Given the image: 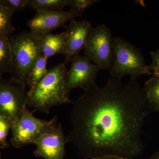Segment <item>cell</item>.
<instances>
[{"label": "cell", "mask_w": 159, "mask_h": 159, "mask_svg": "<svg viewBox=\"0 0 159 159\" xmlns=\"http://www.w3.org/2000/svg\"><path fill=\"white\" fill-rule=\"evenodd\" d=\"M40 37L31 31H25L9 37L12 52L11 78L28 86L31 69L42 54L40 48Z\"/></svg>", "instance_id": "3957f363"}, {"label": "cell", "mask_w": 159, "mask_h": 159, "mask_svg": "<svg viewBox=\"0 0 159 159\" xmlns=\"http://www.w3.org/2000/svg\"><path fill=\"white\" fill-rule=\"evenodd\" d=\"M35 11V15L29 20L27 25L31 32L39 36L51 33L54 29L77 17L69 10Z\"/></svg>", "instance_id": "8fae6325"}, {"label": "cell", "mask_w": 159, "mask_h": 159, "mask_svg": "<svg viewBox=\"0 0 159 159\" xmlns=\"http://www.w3.org/2000/svg\"><path fill=\"white\" fill-rule=\"evenodd\" d=\"M71 65L67 73L68 90L74 89L88 90L96 84L97 74L101 70L99 66L93 64L89 58L78 55L71 61Z\"/></svg>", "instance_id": "ba28073f"}, {"label": "cell", "mask_w": 159, "mask_h": 159, "mask_svg": "<svg viewBox=\"0 0 159 159\" xmlns=\"http://www.w3.org/2000/svg\"><path fill=\"white\" fill-rule=\"evenodd\" d=\"M27 85L13 78L0 80V116L8 119L11 125L19 119L27 106Z\"/></svg>", "instance_id": "52a82bcc"}, {"label": "cell", "mask_w": 159, "mask_h": 159, "mask_svg": "<svg viewBox=\"0 0 159 159\" xmlns=\"http://www.w3.org/2000/svg\"><path fill=\"white\" fill-rule=\"evenodd\" d=\"M93 27L92 23L86 20H73L67 27V36L65 42L62 55L64 63L71 61L83 50Z\"/></svg>", "instance_id": "30bf717a"}, {"label": "cell", "mask_w": 159, "mask_h": 159, "mask_svg": "<svg viewBox=\"0 0 159 159\" xmlns=\"http://www.w3.org/2000/svg\"><path fill=\"white\" fill-rule=\"evenodd\" d=\"M67 36V32L66 31L59 34L50 33L41 36L40 48L42 55L49 58L56 54H62Z\"/></svg>", "instance_id": "7c38bea8"}, {"label": "cell", "mask_w": 159, "mask_h": 159, "mask_svg": "<svg viewBox=\"0 0 159 159\" xmlns=\"http://www.w3.org/2000/svg\"><path fill=\"white\" fill-rule=\"evenodd\" d=\"M1 153H0V158H1Z\"/></svg>", "instance_id": "cb8c5ba5"}, {"label": "cell", "mask_w": 159, "mask_h": 159, "mask_svg": "<svg viewBox=\"0 0 159 159\" xmlns=\"http://www.w3.org/2000/svg\"><path fill=\"white\" fill-rule=\"evenodd\" d=\"M48 58L42 55L35 62L29 74L28 86L29 89L33 88L48 73L47 65Z\"/></svg>", "instance_id": "9a60e30c"}, {"label": "cell", "mask_w": 159, "mask_h": 159, "mask_svg": "<svg viewBox=\"0 0 159 159\" xmlns=\"http://www.w3.org/2000/svg\"><path fill=\"white\" fill-rule=\"evenodd\" d=\"M92 159H133L116 155H106L97 157Z\"/></svg>", "instance_id": "7402d4cb"}, {"label": "cell", "mask_w": 159, "mask_h": 159, "mask_svg": "<svg viewBox=\"0 0 159 159\" xmlns=\"http://www.w3.org/2000/svg\"><path fill=\"white\" fill-rule=\"evenodd\" d=\"M68 70L62 63L49 69L42 79L27 93V106L33 111L49 114L52 107L72 103L67 86Z\"/></svg>", "instance_id": "7a4b0ae2"}, {"label": "cell", "mask_w": 159, "mask_h": 159, "mask_svg": "<svg viewBox=\"0 0 159 159\" xmlns=\"http://www.w3.org/2000/svg\"><path fill=\"white\" fill-rule=\"evenodd\" d=\"M3 4L10 10L15 11H22L29 7L31 0H3Z\"/></svg>", "instance_id": "ffe728a7"}, {"label": "cell", "mask_w": 159, "mask_h": 159, "mask_svg": "<svg viewBox=\"0 0 159 159\" xmlns=\"http://www.w3.org/2000/svg\"><path fill=\"white\" fill-rule=\"evenodd\" d=\"M99 2L97 0H69V10L77 17H80L86 9Z\"/></svg>", "instance_id": "ac0fdd59"}, {"label": "cell", "mask_w": 159, "mask_h": 159, "mask_svg": "<svg viewBox=\"0 0 159 159\" xmlns=\"http://www.w3.org/2000/svg\"><path fill=\"white\" fill-rule=\"evenodd\" d=\"M148 159H159V151L155 153Z\"/></svg>", "instance_id": "603a6c76"}, {"label": "cell", "mask_w": 159, "mask_h": 159, "mask_svg": "<svg viewBox=\"0 0 159 159\" xmlns=\"http://www.w3.org/2000/svg\"><path fill=\"white\" fill-rule=\"evenodd\" d=\"M69 0H31L29 8L37 10H62L68 6Z\"/></svg>", "instance_id": "e0dca14e"}, {"label": "cell", "mask_w": 159, "mask_h": 159, "mask_svg": "<svg viewBox=\"0 0 159 159\" xmlns=\"http://www.w3.org/2000/svg\"><path fill=\"white\" fill-rule=\"evenodd\" d=\"M152 58V62L149 66V69L152 74L159 75V49L150 53Z\"/></svg>", "instance_id": "44dd1931"}, {"label": "cell", "mask_w": 159, "mask_h": 159, "mask_svg": "<svg viewBox=\"0 0 159 159\" xmlns=\"http://www.w3.org/2000/svg\"><path fill=\"white\" fill-rule=\"evenodd\" d=\"M113 38L107 26L100 24L92 29L83 49L84 55L101 70H110L112 65Z\"/></svg>", "instance_id": "8992f818"}, {"label": "cell", "mask_w": 159, "mask_h": 159, "mask_svg": "<svg viewBox=\"0 0 159 159\" xmlns=\"http://www.w3.org/2000/svg\"><path fill=\"white\" fill-rule=\"evenodd\" d=\"M68 142L85 158L106 155L133 159L144 150L142 129L151 109L137 79L111 77L72 101Z\"/></svg>", "instance_id": "6da1fadb"}, {"label": "cell", "mask_w": 159, "mask_h": 159, "mask_svg": "<svg viewBox=\"0 0 159 159\" xmlns=\"http://www.w3.org/2000/svg\"><path fill=\"white\" fill-rule=\"evenodd\" d=\"M11 126V123L9 120L0 116V147L3 149L8 148L9 146L7 138Z\"/></svg>", "instance_id": "d6986e66"}, {"label": "cell", "mask_w": 159, "mask_h": 159, "mask_svg": "<svg viewBox=\"0 0 159 159\" xmlns=\"http://www.w3.org/2000/svg\"><path fill=\"white\" fill-rule=\"evenodd\" d=\"M14 11L10 10L0 0V35L9 37L12 35L15 28L11 19Z\"/></svg>", "instance_id": "2e32d148"}, {"label": "cell", "mask_w": 159, "mask_h": 159, "mask_svg": "<svg viewBox=\"0 0 159 159\" xmlns=\"http://www.w3.org/2000/svg\"><path fill=\"white\" fill-rule=\"evenodd\" d=\"M144 89L152 111L159 112V75L152 74L145 82Z\"/></svg>", "instance_id": "4fadbf2b"}, {"label": "cell", "mask_w": 159, "mask_h": 159, "mask_svg": "<svg viewBox=\"0 0 159 159\" xmlns=\"http://www.w3.org/2000/svg\"><path fill=\"white\" fill-rule=\"evenodd\" d=\"M12 56L9 37L0 35V77L11 72Z\"/></svg>", "instance_id": "5bb4252c"}, {"label": "cell", "mask_w": 159, "mask_h": 159, "mask_svg": "<svg viewBox=\"0 0 159 159\" xmlns=\"http://www.w3.org/2000/svg\"><path fill=\"white\" fill-rule=\"evenodd\" d=\"M67 143L62 125L58 123L34 141L33 144L36 147L34 156L44 159H64Z\"/></svg>", "instance_id": "9c48e42d"}, {"label": "cell", "mask_w": 159, "mask_h": 159, "mask_svg": "<svg viewBox=\"0 0 159 159\" xmlns=\"http://www.w3.org/2000/svg\"><path fill=\"white\" fill-rule=\"evenodd\" d=\"M57 124V116L51 120H42L34 117L33 112L26 107L18 120L11 125V144L16 148L33 144L42 135Z\"/></svg>", "instance_id": "5b68a950"}, {"label": "cell", "mask_w": 159, "mask_h": 159, "mask_svg": "<svg viewBox=\"0 0 159 159\" xmlns=\"http://www.w3.org/2000/svg\"><path fill=\"white\" fill-rule=\"evenodd\" d=\"M112 47L114 58L109 70L111 77L121 80L128 75L137 79L143 75H152L141 51L135 46L122 38L116 37L113 38Z\"/></svg>", "instance_id": "277c9868"}]
</instances>
